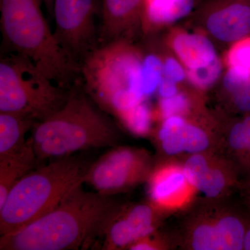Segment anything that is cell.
Masks as SVG:
<instances>
[{
	"label": "cell",
	"mask_w": 250,
	"mask_h": 250,
	"mask_svg": "<svg viewBox=\"0 0 250 250\" xmlns=\"http://www.w3.org/2000/svg\"><path fill=\"white\" fill-rule=\"evenodd\" d=\"M74 188L54 209L15 232L0 237L1 250L87 249L102 238L122 204L111 195Z\"/></svg>",
	"instance_id": "obj_1"
},
{
	"label": "cell",
	"mask_w": 250,
	"mask_h": 250,
	"mask_svg": "<svg viewBox=\"0 0 250 250\" xmlns=\"http://www.w3.org/2000/svg\"><path fill=\"white\" fill-rule=\"evenodd\" d=\"M31 130L37 161L72 155L91 148L113 147L119 138L108 113L99 107L82 84L72 87L65 104L36 123Z\"/></svg>",
	"instance_id": "obj_2"
},
{
	"label": "cell",
	"mask_w": 250,
	"mask_h": 250,
	"mask_svg": "<svg viewBox=\"0 0 250 250\" xmlns=\"http://www.w3.org/2000/svg\"><path fill=\"white\" fill-rule=\"evenodd\" d=\"M42 4L41 0H0L4 52L30 59L56 83L71 89L82 83L81 67L56 41Z\"/></svg>",
	"instance_id": "obj_3"
},
{
	"label": "cell",
	"mask_w": 250,
	"mask_h": 250,
	"mask_svg": "<svg viewBox=\"0 0 250 250\" xmlns=\"http://www.w3.org/2000/svg\"><path fill=\"white\" fill-rule=\"evenodd\" d=\"M90 166L82 156L69 155L26 174L0 208V235L15 232L54 209L69 192L84 184Z\"/></svg>",
	"instance_id": "obj_4"
},
{
	"label": "cell",
	"mask_w": 250,
	"mask_h": 250,
	"mask_svg": "<svg viewBox=\"0 0 250 250\" xmlns=\"http://www.w3.org/2000/svg\"><path fill=\"white\" fill-rule=\"evenodd\" d=\"M141 61L126 41L100 46L81 65L82 87L99 107L118 117L146 101L139 88Z\"/></svg>",
	"instance_id": "obj_5"
},
{
	"label": "cell",
	"mask_w": 250,
	"mask_h": 250,
	"mask_svg": "<svg viewBox=\"0 0 250 250\" xmlns=\"http://www.w3.org/2000/svg\"><path fill=\"white\" fill-rule=\"evenodd\" d=\"M0 112L44 121L66 103L70 90L49 79L30 59L1 52Z\"/></svg>",
	"instance_id": "obj_6"
},
{
	"label": "cell",
	"mask_w": 250,
	"mask_h": 250,
	"mask_svg": "<svg viewBox=\"0 0 250 250\" xmlns=\"http://www.w3.org/2000/svg\"><path fill=\"white\" fill-rule=\"evenodd\" d=\"M100 0H54V35L60 47L81 67L100 46L99 25Z\"/></svg>",
	"instance_id": "obj_7"
},
{
	"label": "cell",
	"mask_w": 250,
	"mask_h": 250,
	"mask_svg": "<svg viewBox=\"0 0 250 250\" xmlns=\"http://www.w3.org/2000/svg\"><path fill=\"white\" fill-rule=\"evenodd\" d=\"M154 168L145 149L115 146L90 164L84 183L95 191L113 196L147 181Z\"/></svg>",
	"instance_id": "obj_8"
},
{
	"label": "cell",
	"mask_w": 250,
	"mask_h": 250,
	"mask_svg": "<svg viewBox=\"0 0 250 250\" xmlns=\"http://www.w3.org/2000/svg\"><path fill=\"white\" fill-rule=\"evenodd\" d=\"M249 219L231 210L200 215L187 228L188 246L195 250H243Z\"/></svg>",
	"instance_id": "obj_9"
},
{
	"label": "cell",
	"mask_w": 250,
	"mask_h": 250,
	"mask_svg": "<svg viewBox=\"0 0 250 250\" xmlns=\"http://www.w3.org/2000/svg\"><path fill=\"white\" fill-rule=\"evenodd\" d=\"M151 203L161 211L177 208L187 203L192 190L183 165L164 164L154 167L148 179Z\"/></svg>",
	"instance_id": "obj_10"
},
{
	"label": "cell",
	"mask_w": 250,
	"mask_h": 250,
	"mask_svg": "<svg viewBox=\"0 0 250 250\" xmlns=\"http://www.w3.org/2000/svg\"><path fill=\"white\" fill-rule=\"evenodd\" d=\"M188 180L197 191L210 199L223 195L233 184V172L207 152L190 154L183 164Z\"/></svg>",
	"instance_id": "obj_11"
},
{
	"label": "cell",
	"mask_w": 250,
	"mask_h": 250,
	"mask_svg": "<svg viewBox=\"0 0 250 250\" xmlns=\"http://www.w3.org/2000/svg\"><path fill=\"white\" fill-rule=\"evenodd\" d=\"M157 136L163 152L170 156L207 152L211 144L209 136L205 131L188 123L183 116H171L164 119Z\"/></svg>",
	"instance_id": "obj_12"
},
{
	"label": "cell",
	"mask_w": 250,
	"mask_h": 250,
	"mask_svg": "<svg viewBox=\"0 0 250 250\" xmlns=\"http://www.w3.org/2000/svg\"><path fill=\"white\" fill-rule=\"evenodd\" d=\"M100 46L125 37L142 13L144 0H100Z\"/></svg>",
	"instance_id": "obj_13"
},
{
	"label": "cell",
	"mask_w": 250,
	"mask_h": 250,
	"mask_svg": "<svg viewBox=\"0 0 250 250\" xmlns=\"http://www.w3.org/2000/svg\"><path fill=\"white\" fill-rule=\"evenodd\" d=\"M210 34L219 40L231 42L250 32V0H228L213 9L207 19Z\"/></svg>",
	"instance_id": "obj_14"
},
{
	"label": "cell",
	"mask_w": 250,
	"mask_h": 250,
	"mask_svg": "<svg viewBox=\"0 0 250 250\" xmlns=\"http://www.w3.org/2000/svg\"><path fill=\"white\" fill-rule=\"evenodd\" d=\"M37 159L31 138L22 150L0 159V208L4 205L15 184L30 172Z\"/></svg>",
	"instance_id": "obj_15"
},
{
	"label": "cell",
	"mask_w": 250,
	"mask_h": 250,
	"mask_svg": "<svg viewBox=\"0 0 250 250\" xmlns=\"http://www.w3.org/2000/svg\"><path fill=\"white\" fill-rule=\"evenodd\" d=\"M37 122L16 113L0 112V159L22 150L26 134Z\"/></svg>",
	"instance_id": "obj_16"
},
{
	"label": "cell",
	"mask_w": 250,
	"mask_h": 250,
	"mask_svg": "<svg viewBox=\"0 0 250 250\" xmlns=\"http://www.w3.org/2000/svg\"><path fill=\"white\" fill-rule=\"evenodd\" d=\"M173 47L188 70L209 65L218 59L213 44L203 36L180 34L174 39Z\"/></svg>",
	"instance_id": "obj_17"
},
{
	"label": "cell",
	"mask_w": 250,
	"mask_h": 250,
	"mask_svg": "<svg viewBox=\"0 0 250 250\" xmlns=\"http://www.w3.org/2000/svg\"><path fill=\"white\" fill-rule=\"evenodd\" d=\"M161 212L152 203H141L122 205L118 215L136 241L156 231Z\"/></svg>",
	"instance_id": "obj_18"
},
{
	"label": "cell",
	"mask_w": 250,
	"mask_h": 250,
	"mask_svg": "<svg viewBox=\"0 0 250 250\" xmlns=\"http://www.w3.org/2000/svg\"><path fill=\"white\" fill-rule=\"evenodd\" d=\"M192 6L193 0H144L143 11L148 22L159 25L184 17Z\"/></svg>",
	"instance_id": "obj_19"
},
{
	"label": "cell",
	"mask_w": 250,
	"mask_h": 250,
	"mask_svg": "<svg viewBox=\"0 0 250 250\" xmlns=\"http://www.w3.org/2000/svg\"><path fill=\"white\" fill-rule=\"evenodd\" d=\"M163 65L160 59L154 54H149L141 61L139 88L145 100L158 90L163 77Z\"/></svg>",
	"instance_id": "obj_20"
},
{
	"label": "cell",
	"mask_w": 250,
	"mask_h": 250,
	"mask_svg": "<svg viewBox=\"0 0 250 250\" xmlns=\"http://www.w3.org/2000/svg\"><path fill=\"white\" fill-rule=\"evenodd\" d=\"M117 118L126 129L136 136H146L150 131L152 114L146 101L121 113Z\"/></svg>",
	"instance_id": "obj_21"
},
{
	"label": "cell",
	"mask_w": 250,
	"mask_h": 250,
	"mask_svg": "<svg viewBox=\"0 0 250 250\" xmlns=\"http://www.w3.org/2000/svg\"><path fill=\"white\" fill-rule=\"evenodd\" d=\"M221 69V62L217 59L209 65L188 70V76L194 85L200 88H207L218 80Z\"/></svg>",
	"instance_id": "obj_22"
},
{
	"label": "cell",
	"mask_w": 250,
	"mask_h": 250,
	"mask_svg": "<svg viewBox=\"0 0 250 250\" xmlns=\"http://www.w3.org/2000/svg\"><path fill=\"white\" fill-rule=\"evenodd\" d=\"M190 106L188 99L185 95L177 93L170 98H161L159 103L161 114L164 119L171 116H182Z\"/></svg>",
	"instance_id": "obj_23"
},
{
	"label": "cell",
	"mask_w": 250,
	"mask_h": 250,
	"mask_svg": "<svg viewBox=\"0 0 250 250\" xmlns=\"http://www.w3.org/2000/svg\"><path fill=\"white\" fill-rule=\"evenodd\" d=\"M230 149L236 153L242 161H246L247 152L249 147V139L247 136L243 122H238L230 130L228 136Z\"/></svg>",
	"instance_id": "obj_24"
},
{
	"label": "cell",
	"mask_w": 250,
	"mask_h": 250,
	"mask_svg": "<svg viewBox=\"0 0 250 250\" xmlns=\"http://www.w3.org/2000/svg\"><path fill=\"white\" fill-rule=\"evenodd\" d=\"M229 62L231 67L250 72V41L241 42L233 47L229 55Z\"/></svg>",
	"instance_id": "obj_25"
},
{
	"label": "cell",
	"mask_w": 250,
	"mask_h": 250,
	"mask_svg": "<svg viewBox=\"0 0 250 250\" xmlns=\"http://www.w3.org/2000/svg\"><path fill=\"white\" fill-rule=\"evenodd\" d=\"M250 82V72L238 68L231 67L224 78V85L230 93L237 88Z\"/></svg>",
	"instance_id": "obj_26"
},
{
	"label": "cell",
	"mask_w": 250,
	"mask_h": 250,
	"mask_svg": "<svg viewBox=\"0 0 250 250\" xmlns=\"http://www.w3.org/2000/svg\"><path fill=\"white\" fill-rule=\"evenodd\" d=\"M231 94L237 109L250 112V82L241 85Z\"/></svg>",
	"instance_id": "obj_27"
},
{
	"label": "cell",
	"mask_w": 250,
	"mask_h": 250,
	"mask_svg": "<svg viewBox=\"0 0 250 250\" xmlns=\"http://www.w3.org/2000/svg\"><path fill=\"white\" fill-rule=\"evenodd\" d=\"M163 77L177 83L184 80L185 72L175 59L169 58L163 65Z\"/></svg>",
	"instance_id": "obj_28"
},
{
	"label": "cell",
	"mask_w": 250,
	"mask_h": 250,
	"mask_svg": "<svg viewBox=\"0 0 250 250\" xmlns=\"http://www.w3.org/2000/svg\"><path fill=\"white\" fill-rule=\"evenodd\" d=\"M165 245H164L160 238H159L156 234V231L140 238L133 244L129 247L128 250H161L165 248Z\"/></svg>",
	"instance_id": "obj_29"
},
{
	"label": "cell",
	"mask_w": 250,
	"mask_h": 250,
	"mask_svg": "<svg viewBox=\"0 0 250 250\" xmlns=\"http://www.w3.org/2000/svg\"><path fill=\"white\" fill-rule=\"evenodd\" d=\"M177 83L168 79L163 77L158 88L161 98H170L177 93Z\"/></svg>",
	"instance_id": "obj_30"
},
{
	"label": "cell",
	"mask_w": 250,
	"mask_h": 250,
	"mask_svg": "<svg viewBox=\"0 0 250 250\" xmlns=\"http://www.w3.org/2000/svg\"><path fill=\"white\" fill-rule=\"evenodd\" d=\"M241 187L243 188V192H244L247 205L249 207L250 209V176L246 181H245L244 183L242 184Z\"/></svg>",
	"instance_id": "obj_31"
},
{
	"label": "cell",
	"mask_w": 250,
	"mask_h": 250,
	"mask_svg": "<svg viewBox=\"0 0 250 250\" xmlns=\"http://www.w3.org/2000/svg\"><path fill=\"white\" fill-rule=\"evenodd\" d=\"M243 250H250V216L249 222H248V228H247L246 236H245Z\"/></svg>",
	"instance_id": "obj_32"
},
{
	"label": "cell",
	"mask_w": 250,
	"mask_h": 250,
	"mask_svg": "<svg viewBox=\"0 0 250 250\" xmlns=\"http://www.w3.org/2000/svg\"><path fill=\"white\" fill-rule=\"evenodd\" d=\"M42 4L45 5L46 9L48 11L49 14L52 15L53 10L54 0H41Z\"/></svg>",
	"instance_id": "obj_33"
},
{
	"label": "cell",
	"mask_w": 250,
	"mask_h": 250,
	"mask_svg": "<svg viewBox=\"0 0 250 250\" xmlns=\"http://www.w3.org/2000/svg\"><path fill=\"white\" fill-rule=\"evenodd\" d=\"M246 161V162H248V164H250V142L249 145V147H248V152H247Z\"/></svg>",
	"instance_id": "obj_34"
}]
</instances>
